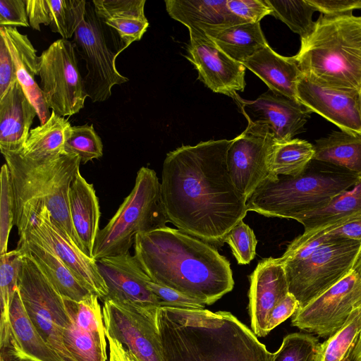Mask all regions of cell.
Wrapping results in <instances>:
<instances>
[{
	"mask_svg": "<svg viewBox=\"0 0 361 361\" xmlns=\"http://www.w3.org/2000/svg\"><path fill=\"white\" fill-rule=\"evenodd\" d=\"M232 140L201 142L169 152L164 161L161 191L169 221L216 247L245 217L247 200L228 172Z\"/></svg>",
	"mask_w": 361,
	"mask_h": 361,
	"instance_id": "cell-1",
	"label": "cell"
},
{
	"mask_svg": "<svg viewBox=\"0 0 361 361\" xmlns=\"http://www.w3.org/2000/svg\"><path fill=\"white\" fill-rule=\"evenodd\" d=\"M134 256L154 282L205 305L231 291L229 261L210 244L168 226L136 235Z\"/></svg>",
	"mask_w": 361,
	"mask_h": 361,
	"instance_id": "cell-2",
	"label": "cell"
},
{
	"mask_svg": "<svg viewBox=\"0 0 361 361\" xmlns=\"http://www.w3.org/2000/svg\"><path fill=\"white\" fill-rule=\"evenodd\" d=\"M163 361H270L271 353L231 312L159 307Z\"/></svg>",
	"mask_w": 361,
	"mask_h": 361,
	"instance_id": "cell-3",
	"label": "cell"
},
{
	"mask_svg": "<svg viewBox=\"0 0 361 361\" xmlns=\"http://www.w3.org/2000/svg\"><path fill=\"white\" fill-rule=\"evenodd\" d=\"M302 74L346 92L361 89V16L321 14L293 56Z\"/></svg>",
	"mask_w": 361,
	"mask_h": 361,
	"instance_id": "cell-4",
	"label": "cell"
},
{
	"mask_svg": "<svg viewBox=\"0 0 361 361\" xmlns=\"http://www.w3.org/2000/svg\"><path fill=\"white\" fill-rule=\"evenodd\" d=\"M1 154L11 175L14 219L30 206L43 202L54 223L82 250L69 209V190L80 171V157L63 153L49 159L34 160L19 152Z\"/></svg>",
	"mask_w": 361,
	"mask_h": 361,
	"instance_id": "cell-5",
	"label": "cell"
},
{
	"mask_svg": "<svg viewBox=\"0 0 361 361\" xmlns=\"http://www.w3.org/2000/svg\"><path fill=\"white\" fill-rule=\"evenodd\" d=\"M360 178L336 166L314 169L311 162L295 177L269 175L247 200V210L298 222L355 186Z\"/></svg>",
	"mask_w": 361,
	"mask_h": 361,
	"instance_id": "cell-6",
	"label": "cell"
},
{
	"mask_svg": "<svg viewBox=\"0 0 361 361\" xmlns=\"http://www.w3.org/2000/svg\"><path fill=\"white\" fill-rule=\"evenodd\" d=\"M168 222L157 173L142 166L137 173L132 191L98 232L93 258L98 260L130 252L137 233L164 228Z\"/></svg>",
	"mask_w": 361,
	"mask_h": 361,
	"instance_id": "cell-7",
	"label": "cell"
},
{
	"mask_svg": "<svg viewBox=\"0 0 361 361\" xmlns=\"http://www.w3.org/2000/svg\"><path fill=\"white\" fill-rule=\"evenodd\" d=\"M360 255L361 242L334 238L304 259L281 263L299 309L345 278Z\"/></svg>",
	"mask_w": 361,
	"mask_h": 361,
	"instance_id": "cell-8",
	"label": "cell"
},
{
	"mask_svg": "<svg viewBox=\"0 0 361 361\" xmlns=\"http://www.w3.org/2000/svg\"><path fill=\"white\" fill-rule=\"evenodd\" d=\"M23 253L18 290L25 310L42 337L63 361H73L62 336L71 322L63 298L32 255Z\"/></svg>",
	"mask_w": 361,
	"mask_h": 361,
	"instance_id": "cell-9",
	"label": "cell"
},
{
	"mask_svg": "<svg viewBox=\"0 0 361 361\" xmlns=\"http://www.w3.org/2000/svg\"><path fill=\"white\" fill-rule=\"evenodd\" d=\"M106 27L96 14L92 1H87L85 13L72 42L85 61L87 74L83 79L84 85L92 102L107 100L114 86L129 80L116 68V59L119 54L110 47Z\"/></svg>",
	"mask_w": 361,
	"mask_h": 361,
	"instance_id": "cell-10",
	"label": "cell"
},
{
	"mask_svg": "<svg viewBox=\"0 0 361 361\" xmlns=\"http://www.w3.org/2000/svg\"><path fill=\"white\" fill-rule=\"evenodd\" d=\"M39 76V87L51 111L66 118L84 108L88 97L71 41L57 39L42 51Z\"/></svg>",
	"mask_w": 361,
	"mask_h": 361,
	"instance_id": "cell-11",
	"label": "cell"
},
{
	"mask_svg": "<svg viewBox=\"0 0 361 361\" xmlns=\"http://www.w3.org/2000/svg\"><path fill=\"white\" fill-rule=\"evenodd\" d=\"M14 224L19 235L26 231L36 234L87 289L104 300L108 288L99 271L97 261L88 257L66 236L54 223L43 202H38L25 209Z\"/></svg>",
	"mask_w": 361,
	"mask_h": 361,
	"instance_id": "cell-12",
	"label": "cell"
},
{
	"mask_svg": "<svg viewBox=\"0 0 361 361\" xmlns=\"http://www.w3.org/2000/svg\"><path fill=\"white\" fill-rule=\"evenodd\" d=\"M103 302L106 334L121 342L139 361H163L157 325L159 308H145L111 300Z\"/></svg>",
	"mask_w": 361,
	"mask_h": 361,
	"instance_id": "cell-13",
	"label": "cell"
},
{
	"mask_svg": "<svg viewBox=\"0 0 361 361\" xmlns=\"http://www.w3.org/2000/svg\"><path fill=\"white\" fill-rule=\"evenodd\" d=\"M361 309V275L354 269L341 281L293 315L299 329L328 338Z\"/></svg>",
	"mask_w": 361,
	"mask_h": 361,
	"instance_id": "cell-14",
	"label": "cell"
},
{
	"mask_svg": "<svg viewBox=\"0 0 361 361\" xmlns=\"http://www.w3.org/2000/svg\"><path fill=\"white\" fill-rule=\"evenodd\" d=\"M240 111L252 125L271 135L277 142H286L305 130L311 112L300 102L269 90L255 100L238 93L233 97Z\"/></svg>",
	"mask_w": 361,
	"mask_h": 361,
	"instance_id": "cell-15",
	"label": "cell"
},
{
	"mask_svg": "<svg viewBox=\"0 0 361 361\" xmlns=\"http://www.w3.org/2000/svg\"><path fill=\"white\" fill-rule=\"evenodd\" d=\"M275 142L271 135L250 124L231 141L227 152L228 172L247 201L270 175L269 159Z\"/></svg>",
	"mask_w": 361,
	"mask_h": 361,
	"instance_id": "cell-16",
	"label": "cell"
},
{
	"mask_svg": "<svg viewBox=\"0 0 361 361\" xmlns=\"http://www.w3.org/2000/svg\"><path fill=\"white\" fill-rule=\"evenodd\" d=\"M185 57L198 72V79L212 91L233 97L245 87V67L219 49L203 32L189 30Z\"/></svg>",
	"mask_w": 361,
	"mask_h": 361,
	"instance_id": "cell-17",
	"label": "cell"
},
{
	"mask_svg": "<svg viewBox=\"0 0 361 361\" xmlns=\"http://www.w3.org/2000/svg\"><path fill=\"white\" fill-rule=\"evenodd\" d=\"M297 99L311 113L314 112L341 130L361 135L358 92H346L318 84L303 74L296 89Z\"/></svg>",
	"mask_w": 361,
	"mask_h": 361,
	"instance_id": "cell-18",
	"label": "cell"
},
{
	"mask_svg": "<svg viewBox=\"0 0 361 361\" xmlns=\"http://www.w3.org/2000/svg\"><path fill=\"white\" fill-rule=\"evenodd\" d=\"M99 271L108 288L105 300L145 308H159L158 298L147 288L149 276L135 257L123 255L96 260Z\"/></svg>",
	"mask_w": 361,
	"mask_h": 361,
	"instance_id": "cell-19",
	"label": "cell"
},
{
	"mask_svg": "<svg viewBox=\"0 0 361 361\" xmlns=\"http://www.w3.org/2000/svg\"><path fill=\"white\" fill-rule=\"evenodd\" d=\"M248 312L252 332L266 336L268 320L275 306L289 293L283 265L277 258L260 260L249 276Z\"/></svg>",
	"mask_w": 361,
	"mask_h": 361,
	"instance_id": "cell-20",
	"label": "cell"
},
{
	"mask_svg": "<svg viewBox=\"0 0 361 361\" xmlns=\"http://www.w3.org/2000/svg\"><path fill=\"white\" fill-rule=\"evenodd\" d=\"M1 37L13 60L17 80L27 98L37 110L40 125L45 123L51 116L39 85L35 80L39 75L40 56L27 35L20 33L16 27L0 26Z\"/></svg>",
	"mask_w": 361,
	"mask_h": 361,
	"instance_id": "cell-21",
	"label": "cell"
},
{
	"mask_svg": "<svg viewBox=\"0 0 361 361\" xmlns=\"http://www.w3.org/2000/svg\"><path fill=\"white\" fill-rule=\"evenodd\" d=\"M37 110L16 81L0 97L1 152H18L24 147Z\"/></svg>",
	"mask_w": 361,
	"mask_h": 361,
	"instance_id": "cell-22",
	"label": "cell"
},
{
	"mask_svg": "<svg viewBox=\"0 0 361 361\" xmlns=\"http://www.w3.org/2000/svg\"><path fill=\"white\" fill-rule=\"evenodd\" d=\"M17 248L32 255L63 297L80 301L92 293L80 283L52 250L32 231H26L20 236Z\"/></svg>",
	"mask_w": 361,
	"mask_h": 361,
	"instance_id": "cell-23",
	"label": "cell"
},
{
	"mask_svg": "<svg viewBox=\"0 0 361 361\" xmlns=\"http://www.w3.org/2000/svg\"><path fill=\"white\" fill-rule=\"evenodd\" d=\"M361 219V178L358 183L335 197L325 207L314 211L298 222L304 227L302 234L295 239L305 242Z\"/></svg>",
	"mask_w": 361,
	"mask_h": 361,
	"instance_id": "cell-24",
	"label": "cell"
},
{
	"mask_svg": "<svg viewBox=\"0 0 361 361\" xmlns=\"http://www.w3.org/2000/svg\"><path fill=\"white\" fill-rule=\"evenodd\" d=\"M243 64L258 76L270 90L298 102L297 84L302 73L293 56L277 54L268 44Z\"/></svg>",
	"mask_w": 361,
	"mask_h": 361,
	"instance_id": "cell-25",
	"label": "cell"
},
{
	"mask_svg": "<svg viewBox=\"0 0 361 361\" xmlns=\"http://www.w3.org/2000/svg\"><path fill=\"white\" fill-rule=\"evenodd\" d=\"M164 2L171 18L185 25L188 30L202 32L247 23L230 11L228 0H165Z\"/></svg>",
	"mask_w": 361,
	"mask_h": 361,
	"instance_id": "cell-26",
	"label": "cell"
},
{
	"mask_svg": "<svg viewBox=\"0 0 361 361\" xmlns=\"http://www.w3.org/2000/svg\"><path fill=\"white\" fill-rule=\"evenodd\" d=\"M69 209L82 250L93 258L94 243L99 231V204L93 185L89 183L80 171L69 190Z\"/></svg>",
	"mask_w": 361,
	"mask_h": 361,
	"instance_id": "cell-27",
	"label": "cell"
},
{
	"mask_svg": "<svg viewBox=\"0 0 361 361\" xmlns=\"http://www.w3.org/2000/svg\"><path fill=\"white\" fill-rule=\"evenodd\" d=\"M92 3L99 18L118 35L124 49L140 41L147 31L145 0H94Z\"/></svg>",
	"mask_w": 361,
	"mask_h": 361,
	"instance_id": "cell-28",
	"label": "cell"
},
{
	"mask_svg": "<svg viewBox=\"0 0 361 361\" xmlns=\"http://www.w3.org/2000/svg\"><path fill=\"white\" fill-rule=\"evenodd\" d=\"M202 32L223 52L241 63L268 44L259 23H244Z\"/></svg>",
	"mask_w": 361,
	"mask_h": 361,
	"instance_id": "cell-29",
	"label": "cell"
},
{
	"mask_svg": "<svg viewBox=\"0 0 361 361\" xmlns=\"http://www.w3.org/2000/svg\"><path fill=\"white\" fill-rule=\"evenodd\" d=\"M9 317L12 334L20 351L37 361H63L33 324L23 305L18 288L11 303Z\"/></svg>",
	"mask_w": 361,
	"mask_h": 361,
	"instance_id": "cell-30",
	"label": "cell"
},
{
	"mask_svg": "<svg viewBox=\"0 0 361 361\" xmlns=\"http://www.w3.org/2000/svg\"><path fill=\"white\" fill-rule=\"evenodd\" d=\"M314 159L361 177V135L332 131L315 141Z\"/></svg>",
	"mask_w": 361,
	"mask_h": 361,
	"instance_id": "cell-31",
	"label": "cell"
},
{
	"mask_svg": "<svg viewBox=\"0 0 361 361\" xmlns=\"http://www.w3.org/2000/svg\"><path fill=\"white\" fill-rule=\"evenodd\" d=\"M71 128L67 118L51 111L45 123L30 130L24 147L18 152L34 160L49 159L66 153L64 146Z\"/></svg>",
	"mask_w": 361,
	"mask_h": 361,
	"instance_id": "cell-32",
	"label": "cell"
},
{
	"mask_svg": "<svg viewBox=\"0 0 361 361\" xmlns=\"http://www.w3.org/2000/svg\"><path fill=\"white\" fill-rule=\"evenodd\" d=\"M314 145L298 138L277 142L273 146L269 159L270 175L295 177L302 173L314 159Z\"/></svg>",
	"mask_w": 361,
	"mask_h": 361,
	"instance_id": "cell-33",
	"label": "cell"
},
{
	"mask_svg": "<svg viewBox=\"0 0 361 361\" xmlns=\"http://www.w3.org/2000/svg\"><path fill=\"white\" fill-rule=\"evenodd\" d=\"M63 343L73 361H106L105 331L78 326L71 319L63 331Z\"/></svg>",
	"mask_w": 361,
	"mask_h": 361,
	"instance_id": "cell-34",
	"label": "cell"
},
{
	"mask_svg": "<svg viewBox=\"0 0 361 361\" xmlns=\"http://www.w3.org/2000/svg\"><path fill=\"white\" fill-rule=\"evenodd\" d=\"M23 253L18 248L0 255V337L11 332L9 317L11 303L18 288L19 273Z\"/></svg>",
	"mask_w": 361,
	"mask_h": 361,
	"instance_id": "cell-35",
	"label": "cell"
},
{
	"mask_svg": "<svg viewBox=\"0 0 361 361\" xmlns=\"http://www.w3.org/2000/svg\"><path fill=\"white\" fill-rule=\"evenodd\" d=\"M360 331L359 310L355 309L337 332L319 344L315 361H344L356 343Z\"/></svg>",
	"mask_w": 361,
	"mask_h": 361,
	"instance_id": "cell-36",
	"label": "cell"
},
{
	"mask_svg": "<svg viewBox=\"0 0 361 361\" xmlns=\"http://www.w3.org/2000/svg\"><path fill=\"white\" fill-rule=\"evenodd\" d=\"M271 8V14L279 19L300 39L307 37L312 31L315 21L312 20L314 8L308 0H265Z\"/></svg>",
	"mask_w": 361,
	"mask_h": 361,
	"instance_id": "cell-37",
	"label": "cell"
},
{
	"mask_svg": "<svg viewBox=\"0 0 361 361\" xmlns=\"http://www.w3.org/2000/svg\"><path fill=\"white\" fill-rule=\"evenodd\" d=\"M51 23L50 29L63 39L71 38L85 13V0H47Z\"/></svg>",
	"mask_w": 361,
	"mask_h": 361,
	"instance_id": "cell-38",
	"label": "cell"
},
{
	"mask_svg": "<svg viewBox=\"0 0 361 361\" xmlns=\"http://www.w3.org/2000/svg\"><path fill=\"white\" fill-rule=\"evenodd\" d=\"M64 151L75 154L82 164L99 159L103 155V144L92 124L72 126L67 138Z\"/></svg>",
	"mask_w": 361,
	"mask_h": 361,
	"instance_id": "cell-39",
	"label": "cell"
},
{
	"mask_svg": "<svg viewBox=\"0 0 361 361\" xmlns=\"http://www.w3.org/2000/svg\"><path fill=\"white\" fill-rule=\"evenodd\" d=\"M319 344L318 339L309 334H288L279 350L271 353L270 361H315Z\"/></svg>",
	"mask_w": 361,
	"mask_h": 361,
	"instance_id": "cell-40",
	"label": "cell"
},
{
	"mask_svg": "<svg viewBox=\"0 0 361 361\" xmlns=\"http://www.w3.org/2000/svg\"><path fill=\"white\" fill-rule=\"evenodd\" d=\"M0 255L7 252L10 232L14 226V197L8 165H2L0 173Z\"/></svg>",
	"mask_w": 361,
	"mask_h": 361,
	"instance_id": "cell-41",
	"label": "cell"
},
{
	"mask_svg": "<svg viewBox=\"0 0 361 361\" xmlns=\"http://www.w3.org/2000/svg\"><path fill=\"white\" fill-rule=\"evenodd\" d=\"M225 243L239 264H247L255 257L257 240L253 230L243 220L229 231Z\"/></svg>",
	"mask_w": 361,
	"mask_h": 361,
	"instance_id": "cell-42",
	"label": "cell"
},
{
	"mask_svg": "<svg viewBox=\"0 0 361 361\" xmlns=\"http://www.w3.org/2000/svg\"><path fill=\"white\" fill-rule=\"evenodd\" d=\"M147 288L158 298L161 307L180 309H204L205 305L173 288L158 284L149 278L146 281Z\"/></svg>",
	"mask_w": 361,
	"mask_h": 361,
	"instance_id": "cell-43",
	"label": "cell"
},
{
	"mask_svg": "<svg viewBox=\"0 0 361 361\" xmlns=\"http://www.w3.org/2000/svg\"><path fill=\"white\" fill-rule=\"evenodd\" d=\"M230 11L247 23H259L271 14V8L265 0H228Z\"/></svg>",
	"mask_w": 361,
	"mask_h": 361,
	"instance_id": "cell-44",
	"label": "cell"
},
{
	"mask_svg": "<svg viewBox=\"0 0 361 361\" xmlns=\"http://www.w3.org/2000/svg\"><path fill=\"white\" fill-rule=\"evenodd\" d=\"M0 26H30L25 0H0Z\"/></svg>",
	"mask_w": 361,
	"mask_h": 361,
	"instance_id": "cell-45",
	"label": "cell"
},
{
	"mask_svg": "<svg viewBox=\"0 0 361 361\" xmlns=\"http://www.w3.org/2000/svg\"><path fill=\"white\" fill-rule=\"evenodd\" d=\"M309 3L322 15L336 16L352 13L361 9V0H308Z\"/></svg>",
	"mask_w": 361,
	"mask_h": 361,
	"instance_id": "cell-46",
	"label": "cell"
},
{
	"mask_svg": "<svg viewBox=\"0 0 361 361\" xmlns=\"http://www.w3.org/2000/svg\"><path fill=\"white\" fill-rule=\"evenodd\" d=\"M17 81L15 66L11 53L0 37V97Z\"/></svg>",
	"mask_w": 361,
	"mask_h": 361,
	"instance_id": "cell-47",
	"label": "cell"
},
{
	"mask_svg": "<svg viewBox=\"0 0 361 361\" xmlns=\"http://www.w3.org/2000/svg\"><path fill=\"white\" fill-rule=\"evenodd\" d=\"M298 309L299 304L297 300L288 293L271 311L267 324L268 332L269 333L281 323L293 316Z\"/></svg>",
	"mask_w": 361,
	"mask_h": 361,
	"instance_id": "cell-48",
	"label": "cell"
},
{
	"mask_svg": "<svg viewBox=\"0 0 361 361\" xmlns=\"http://www.w3.org/2000/svg\"><path fill=\"white\" fill-rule=\"evenodd\" d=\"M30 26L40 31V25H49L50 11L47 0H25Z\"/></svg>",
	"mask_w": 361,
	"mask_h": 361,
	"instance_id": "cell-49",
	"label": "cell"
},
{
	"mask_svg": "<svg viewBox=\"0 0 361 361\" xmlns=\"http://www.w3.org/2000/svg\"><path fill=\"white\" fill-rule=\"evenodd\" d=\"M329 233L334 238L361 242V219L348 222Z\"/></svg>",
	"mask_w": 361,
	"mask_h": 361,
	"instance_id": "cell-50",
	"label": "cell"
},
{
	"mask_svg": "<svg viewBox=\"0 0 361 361\" xmlns=\"http://www.w3.org/2000/svg\"><path fill=\"white\" fill-rule=\"evenodd\" d=\"M0 360L2 361H37L20 351L13 339L0 346Z\"/></svg>",
	"mask_w": 361,
	"mask_h": 361,
	"instance_id": "cell-51",
	"label": "cell"
},
{
	"mask_svg": "<svg viewBox=\"0 0 361 361\" xmlns=\"http://www.w3.org/2000/svg\"><path fill=\"white\" fill-rule=\"evenodd\" d=\"M109 344V361H131L129 351L116 339L106 334Z\"/></svg>",
	"mask_w": 361,
	"mask_h": 361,
	"instance_id": "cell-52",
	"label": "cell"
},
{
	"mask_svg": "<svg viewBox=\"0 0 361 361\" xmlns=\"http://www.w3.org/2000/svg\"><path fill=\"white\" fill-rule=\"evenodd\" d=\"M348 360L349 361H361V336L358 337L356 343L348 357Z\"/></svg>",
	"mask_w": 361,
	"mask_h": 361,
	"instance_id": "cell-53",
	"label": "cell"
},
{
	"mask_svg": "<svg viewBox=\"0 0 361 361\" xmlns=\"http://www.w3.org/2000/svg\"><path fill=\"white\" fill-rule=\"evenodd\" d=\"M354 269H356L358 271V273L361 275V255L359 257L357 262L355 263V264L354 266ZM359 318H360V326H361V309L359 310ZM359 336H361V331L360 333Z\"/></svg>",
	"mask_w": 361,
	"mask_h": 361,
	"instance_id": "cell-54",
	"label": "cell"
},
{
	"mask_svg": "<svg viewBox=\"0 0 361 361\" xmlns=\"http://www.w3.org/2000/svg\"><path fill=\"white\" fill-rule=\"evenodd\" d=\"M358 104H359V109H360V116H361V89L358 92Z\"/></svg>",
	"mask_w": 361,
	"mask_h": 361,
	"instance_id": "cell-55",
	"label": "cell"
},
{
	"mask_svg": "<svg viewBox=\"0 0 361 361\" xmlns=\"http://www.w3.org/2000/svg\"><path fill=\"white\" fill-rule=\"evenodd\" d=\"M130 353L131 361H139L132 353Z\"/></svg>",
	"mask_w": 361,
	"mask_h": 361,
	"instance_id": "cell-56",
	"label": "cell"
},
{
	"mask_svg": "<svg viewBox=\"0 0 361 361\" xmlns=\"http://www.w3.org/2000/svg\"><path fill=\"white\" fill-rule=\"evenodd\" d=\"M344 361H349V360H348V358H346Z\"/></svg>",
	"mask_w": 361,
	"mask_h": 361,
	"instance_id": "cell-57",
	"label": "cell"
},
{
	"mask_svg": "<svg viewBox=\"0 0 361 361\" xmlns=\"http://www.w3.org/2000/svg\"><path fill=\"white\" fill-rule=\"evenodd\" d=\"M0 361H2V360H0Z\"/></svg>",
	"mask_w": 361,
	"mask_h": 361,
	"instance_id": "cell-58",
	"label": "cell"
}]
</instances>
